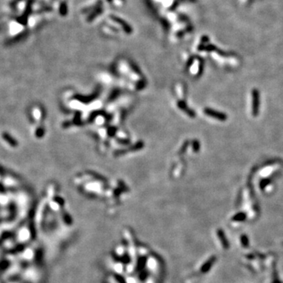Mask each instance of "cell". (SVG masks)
<instances>
[{
	"mask_svg": "<svg viewBox=\"0 0 283 283\" xmlns=\"http://www.w3.org/2000/svg\"><path fill=\"white\" fill-rule=\"evenodd\" d=\"M217 235H218L219 238H220V242H221L222 245H223V248H229L230 244H229V242H228L227 239L224 232H223L222 230H218V231H217Z\"/></svg>",
	"mask_w": 283,
	"mask_h": 283,
	"instance_id": "cell-1",
	"label": "cell"
},
{
	"mask_svg": "<svg viewBox=\"0 0 283 283\" xmlns=\"http://www.w3.org/2000/svg\"><path fill=\"white\" fill-rule=\"evenodd\" d=\"M216 256H212V257L210 258V259H208V260L207 261L205 264H204L203 267H202V268H201L202 273L208 272V270H209V269L211 267V266L213 265L214 263L216 262Z\"/></svg>",
	"mask_w": 283,
	"mask_h": 283,
	"instance_id": "cell-2",
	"label": "cell"
},
{
	"mask_svg": "<svg viewBox=\"0 0 283 283\" xmlns=\"http://www.w3.org/2000/svg\"><path fill=\"white\" fill-rule=\"evenodd\" d=\"M245 218H246V215H245V213H238L237 215H235L233 217L232 220L233 221L240 222L245 220Z\"/></svg>",
	"mask_w": 283,
	"mask_h": 283,
	"instance_id": "cell-3",
	"label": "cell"
},
{
	"mask_svg": "<svg viewBox=\"0 0 283 283\" xmlns=\"http://www.w3.org/2000/svg\"><path fill=\"white\" fill-rule=\"evenodd\" d=\"M241 242H242V245L245 248H248V245H249V242H248V237L246 235H242V237H241Z\"/></svg>",
	"mask_w": 283,
	"mask_h": 283,
	"instance_id": "cell-4",
	"label": "cell"
}]
</instances>
